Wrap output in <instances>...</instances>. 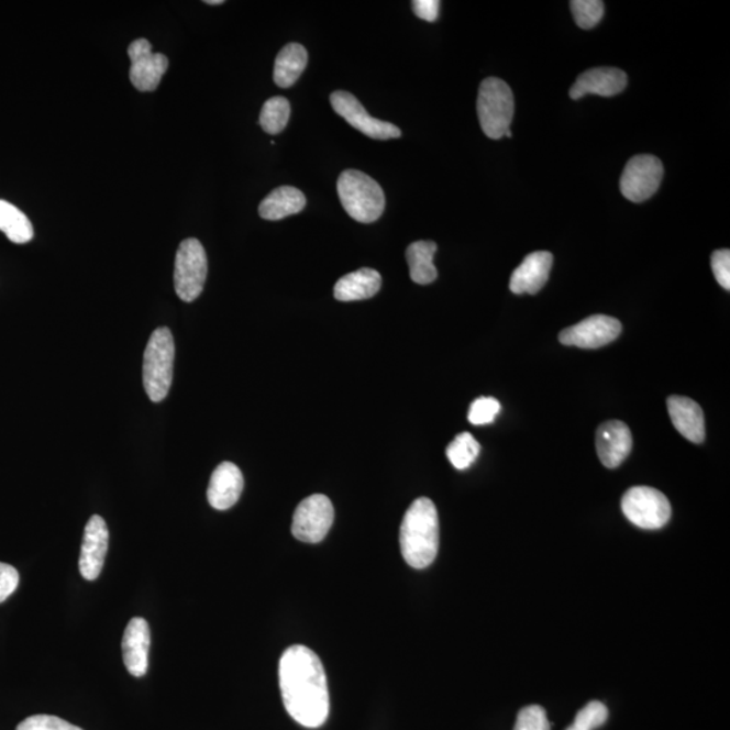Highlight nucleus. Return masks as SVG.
Instances as JSON below:
<instances>
[{
  "label": "nucleus",
  "mask_w": 730,
  "mask_h": 730,
  "mask_svg": "<svg viewBox=\"0 0 730 730\" xmlns=\"http://www.w3.org/2000/svg\"><path fill=\"white\" fill-rule=\"evenodd\" d=\"M334 521V508L327 496L316 494L298 505L292 520V534L303 543L317 544L327 538Z\"/></svg>",
  "instance_id": "6e6552de"
},
{
  "label": "nucleus",
  "mask_w": 730,
  "mask_h": 730,
  "mask_svg": "<svg viewBox=\"0 0 730 730\" xmlns=\"http://www.w3.org/2000/svg\"><path fill=\"white\" fill-rule=\"evenodd\" d=\"M476 109L483 133L493 140L505 137L515 115V96L511 88L498 78L483 80Z\"/></svg>",
  "instance_id": "39448f33"
},
{
  "label": "nucleus",
  "mask_w": 730,
  "mask_h": 730,
  "mask_svg": "<svg viewBox=\"0 0 730 730\" xmlns=\"http://www.w3.org/2000/svg\"><path fill=\"white\" fill-rule=\"evenodd\" d=\"M341 204L353 220L370 223L379 220L386 197L379 182L357 169H346L338 180Z\"/></svg>",
  "instance_id": "7ed1b4c3"
},
{
  "label": "nucleus",
  "mask_w": 730,
  "mask_h": 730,
  "mask_svg": "<svg viewBox=\"0 0 730 730\" xmlns=\"http://www.w3.org/2000/svg\"><path fill=\"white\" fill-rule=\"evenodd\" d=\"M381 276L373 268H362L343 276L334 286V298L341 302L369 299L379 292Z\"/></svg>",
  "instance_id": "aec40b11"
},
{
  "label": "nucleus",
  "mask_w": 730,
  "mask_h": 730,
  "mask_svg": "<svg viewBox=\"0 0 730 730\" xmlns=\"http://www.w3.org/2000/svg\"><path fill=\"white\" fill-rule=\"evenodd\" d=\"M305 193L296 187L283 186L275 188L258 206V214L267 221H279L283 218L300 213L305 209Z\"/></svg>",
  "instance_id": "412c9836"
},
{
  "label": "nucleus",
  "mask_w": 730,
  "mask_h": 730,
  "mask_svg": "<svg viewBox=\"0 0 730 730\" xmlns=\"http://www.w3.org/2000/svg\"><path fill=\"white\" fill-rule=\"evenodd\" d=\"M175 341L168 328L152 333L144 353V388L152 402H162L174 378Z\"/></svg>",
  "instance_id": "20e7f679"
},
{
  "label": "nucleus",
  "mask_w": 730,
  "mask_h": 730,
  "mask_svg": "<svg viewBox=\"0 0 730 730\" xmlns=\"http://www.w3.org/2000/svg\"><path fill=\"white\" fill-rule=\"evenodd\" d=\"M571 10L576 25L582 29H593L598 25L605 14V4L600 0H574Z\"/></svg>",
  "instance_id": "bb28decb"
},
{
  "label": "nucleus",
  "mask_w": 730,
  "mask_h": 730,
  "mask_svg": "<svg viewBox=\"0 0 730 730\" xmlns=\"http://www.w3.org/2000/svg\"><path fill=\"white\" fill-rule=\"evenodd\" d=\"M621 322L609 316H593L576 323V325L564 329L558 334L563 345L578 346L583 350H597L613 343L621 334Z\"/></svg>",
  "instance_id": "9b49d317"
},
{
  "label": "nucleus",
  "mask_w": 730,
  "mask_h": 730,
  "mask_svg": "<svg viewBox=\"0 0 730 730\" xmlns=\"http://www.w3.org/2000/svg\"><path fill=\"white\" fill-rule=\"evenodd\" d=\"M663 174V164L657 157L651 155L632 157L621 176L622 196L634 203L644 202L661 187Z\"/></svg>",
  "instance_id": "1a4fd4ad"
},
{
  "label": "nucleus",
  "mask_w": 730,
  "mask_h": 730,
  "mask_svg": "<svg viewBox=\"0 0 730 730\" xmlns=\"http://www.w3.org/2000/svg\"><path fill=\"white\" fill-rule=\"evenodd\" d=\"M499 411L500 403L496 398L482 397L471 405L468 421L473 423V425H487V423H491L496 420Z\"/></svg>",
  "instance_id": "c85d7f7f"
},
{
  "label": "nucleus",
  "mask_w": 730,
  "mask_h": 730,
  "mask_svg": "<svg viewBox=\"0 0 730 730\" xmlns=\"http://www.w3.org/2000/svg\"><path fill=\"white\" fill-rule=\"evenodd\" d=\"M628 76L623 70L611 67L593 68L583 73L571 87V99L578 100L593 93L599 97H615L626 90Z\"/></svg>",
  "instance_id": "dca6fc26"
},
{
  "label": "nucleus",
  "mask_w": 730,
  "mask_h": 730,
  "mask_svg": "<svg viewBox=\"0 0 730 730\" xmlns=\"http://www.w3.org/2000/svg\"><path fill=\"white\" fill-rule=\"evenodd\" d=\"M480 453V445L471 433L458 434L446 449V456L456 469H467Z\"/></svg>",
  "instance_id": "a878e982"
},
{
  "label": "nucleus",
  "mask_w": 730,
  "mask_h": 730,
  "mask_svg": "<svg viewBox=\"0 0 730 730\" xmlns=\"http://www.w3.org/2000/svg\"><path fill=\"white\" fill-rule=\"evenodd\" d=\"M16 730H84L55 716L37 715L26 718Z\"/></svg>",
  "instance_id": "7c9ffc66"
},
{
  "label": "nucleus",
  "mask_w": 730,
  "mask_h": 730,
  "mask_svg": "<svg viewBox=\"0 0 730 730\" xmlns=\"http://www.w3.org/2000/svg\"><path fill=\"white\" fill-rule=\"evenodd\" d=\"M405 562L416 569L429 567L439 553L438 509L429 498H418L403 517L399 533Z\"/></svg>",
  "instance_id": "f03ea898"
},
{
  "label": "nucleus",
  "mask_w": 730,
  "mask_h": 730,
  "mask_svg": "<svg viewBox=\"0 0 730 730\" xmlns=\"http://www.w3.org/2000/svg\"><path fill=\"white\" fill-rule=\"evenodd\" d=\"M131 58V81L141 92L155 91L167 73L169 62L162 53H153L148 40L133 41L128 49Z\"/></svg>",
  "instance_id": "f8f14e48"
},
{
  "label": "nucleus",
  "mask_w": 730,
  "mask_h": 730,
  "mask_svg": "<svg viewBox=\"0 0 730 730\" xmlns=\"http://www.w3.org/2000/svg\"><path fill=\"white\" fill-rule=\"evenodd\" d=\"M515 730H551L545 709L538 705L523 708L517 716Z\"/></svg>",
  "instance_id": "c756f323"
},
{
  "label": "nucleus",
  "mask_w": 730,
  "mask_h": 730,
  "mask_svg": "<svg viewBox=\"0 0 730 730\" xmlns=\"http://www.w3.org/2000/svg\"><path fill=\"white\" fill-rule=\"evenodd\" d=\"M435 252H438V244L433 241H417V243L409 245L408 251H406L410 278L417 285H431L438 279V269L433 264Z\"/></svg>",
  "instance_id": "5701e85b"
},
{
  "label": "nucleus",
  "mask_w": 730,
  "mask_h": 730,
  "mask_svg": "<svg viewBox=\"0 0 730 730\" xmlns=\"http://www.w3.org/2000/svg\"><path fill=\"white\" fill-rule=\"evenodd\" d=\"M668 414L676 431L694 444L705 441V416L700 406L687 397L671 396L667 399Z\"/></svg>",
  "instance_id": "6ab92c4d"
},
{
  "label": "nucleus",
  "mask_w": 730,
  "mask_h": 730,
  "mask_svg": "<svg viewBox=\"0 0 730 730\" xmlns=\"http://www.w3.org/2000/svg\"><path fill=\"white\" fill-rule=\"evenodd\" d=\"M20 585V574L13 565L0 563V604L4 602Z\"/></svg>",
  "instance_id": "473e14b6"
},
{
  "label": "nucleus",
  "mask_w": 730,
  "mask_h": 730,
  "mask_svg": "<svg viewBox=\"0 0 730 730\" xmlns=\"http://www.w3.org/2000/svg\"><path fill=\"white\" fill-rule=\"evenodd\" d=\"M208 278V256L197 239L182 241L176 253L175 291L185 302H193L203 291Z\"/></svg>",
  "instance_id": "423d86ee"
},
{
  "label": "nucleus",
  "mask_w": 730,
  "mask_h": 730,
  "mask_svg": "<svg viewBox=\"0 0 730 730\" xmlns=\"http://www.w3.org/2000/svg\"><path fill=\"white\" fill-rule=\"evenodd\" d=\"M0 231L14 244H26L34 235L29 218L5 200H0Z\"/></svg>",
  "instance_id": "b1692460"
},
{
  "label": "nucleus",
  "mask_w": 730,
  "mask_h": 730,
  "mask_svg": "<svg viewBox=\"0 0 730 730\" xmlns=\"http://www.w3.org/2000/svg\"><path fill=\"white\" fill-rule=\"evenodd\" d=\"M308 51L302 45L291 43L279 52L275 60L274 80L276 86L288 88L296 85V81L308 67Z\"/></svg>",
  "instance_id": "4be33fe9"
},
{
  "label": "nucleus",
  "mask_w": 730,
  "mask_h": 730,
  "mask_svg": "<svg viewBox=\"0 0 730 730\" xmlns=\"http://www.w3.org/2000/svg\"><path fill=\"white\" fill-rule=\"evenodd\" d=\"M206 4H223V0H206Z\"/></svg>",
  "instance_id": "f704fd0d"
},
{
  "label": "nucleus",
  "mask_w": 730,
  "mask_h": 730,
  "mask_svg": "<svg viewBox=\"0 0 730 730\" xmlns=\"http://www.w3.org/2000/svg\"><path fill=\"white\" fill-rule=\"evenodd\" d=\"M413 11L418 18L427 22L438 21L440 14L439 0H414Z\"/></svg>",
  "instance_id": "72a5a7b5"
},
{
  "label": "nucleus",
  "mask_w": 730,
  "mask_h": 730,
  "mask_svg": "<svg viewBox=\"0 0 730 730\" xmlns=\"http://www.w3.org/2000/svg\"><path fill=\"white\" fill-rule=\"evenodd\" d=\"M332 108L356 131L374 140H392L400 137L399 128L390 122L370 117L355 96L346 91H335L331 96Z\"/></svg>",
  "instance_id": "9d476101"
},
{
  "label": "nucleus",
  "mask_w": 730,
  "mask_h": 730,
  "mask_svg": "<svg viewBox=\"0 0 730 730\" xmlns=\"http://www.w3.org/2000/svg\"><path fill=\"white\" fill-rule=\"evenodd\" d=\"M621 508L633 526L650 531L667 526L673 511L663 493L646 486L629 488L623 494Z\"/></svg>",
  "instance_id": "0eeeda50"
},
{
  "label": "nucleus",
  "mask_w": 730,
  "mask_h": 730,
  "mask_svg": "<svg viewBox=\"0 0 730 730\" xmlns=\"http://www.w3.org/2000/svg\"><path fill=\"white\" fill-rule=\"evenodd\" d=\"M711 269L715 278L722 288L730 290V251L720 250L711 255Z\"/></svg>",
  "instance_id": "2f4dec72"
},
{
  "label": "nucleus",
  "mask_w": 730,
  "mask_h": 730,
  "mask_svg": "<svg viewBox=\"0 0 730 730\" xmlns=\"http://www.w3.org/2000/svg\"><path fill=\"white\" fill-rule=\"evenodd\" d=\"M151 629L144 618L135 617L128 623L122 639L123 663L131 675L141 678L148 671Z\"/></svg>",
  "instance_id": "2eb2a0df"
},
{
  "label": "nucleus",
  "mask_w": 730,
  "mask_h": 730,
  "mask_svg": "<svg viewBox=\"0 0 730 730\" xmlns=\"http://www.w3.org/2000/svg\"><path fill=\"white\" fill-rule=\"evenodd\" d=\"M109 550L108 523L100 516L88 520L84 544H81L79 569L86 580H97L102 573L106 553Z\"/></svg>",
  "instance_id": "ddd939ff"
},
{
  "label": "nucleus",
  "mask_w": 730,
  "mask_h": 730,
  "mask_svg": "<svg viewBox=\"0 0 730 730\" xmlns=\"http://www.w3.org/2000/svg\"><path fill=\"white\" fill-rule=\"evenodd\" d=\"M596 445L599 461L606 468H617L632 451L631 429L622 421H608L598 428Z\"/></svg>",
  "instance_id": "4468645a"
},
{
  "label": "nucleus",
  "mask_w": 730,
  "mask_h": 730,
  "mask_svg": "<svg viewBox=\"0 0 730 730\" xmlns=\"http://www.w3.org/2000/svg\"><path fill=\"white\" fill-rule=\"evenodd\" d=\"M291 106L286 98L274 97L264 103L261 113V125L263 131L276 135L285 131L290 120Z\"/></svg>",
  "instance_id": "393cba45"
},
{
  "label": "nucleus",
  "mask_w": 730,
  "mask_h": 730,
  "mask_svg": "<svg viewBox=\"0 0 730 730\" xmlns=\"http://www.w3.org/2000/svg\"><path fill=\"white\" fill-rule=\"evenodd\" d=\"M552 263L553 256L550 252H534L528 255L511 275V292L517 296L538 294L550 279Z\"/></svg>",
  "instance_id": "a211bd4d"
},
{
  "label": "nucleus",
  "mask_w": 730,
  "mask_h": 730,
  "mask_svg": "<svg viewBox=\"0 0 730 730\" xmlns=\"http://www.w3.org/2000/svg\"><path fill=\"white\" fill-rule=\"evenodd\" d=\"M244 490V476L237 465L233 463H222L211 475L208 499L211 508L217 510H228L239 502L241 494Z\"/></svg>",
  "instance_id": "f3484780"
},
{
  "label": "nucleus",
  "mask_w": 730,
  "mask_h": 730,
  "mask_svg": "<svg viewBox=\"0 0 730 730\" xmlns=\"http://www.w3.org/2000/svg\"><path fill=\"white\" fill-rule=\"evenodd\" d=\"M609 710L599 700H591L578 715L567 730H596L608 721Z\"/></svg>",
  "instance_id": "cd10ccee"
},
{
  "label": "nucleus",
  "mask_w": 730,
  "mask_h": 730,
  "mask_svg": "<svg viewBox=\"0 0 730 730\" xmlns=\"http://www.w3.org/2000/svg\"><path fill=\"white\" fill-rule=\"evenodd\" d=\"M279 685L287 714L300 726L320 728L331 709L325 670L309 648L292 645L279 663Z\"/></svg>",
  "instance_id": "f257e3e1"
}]
</instances>
